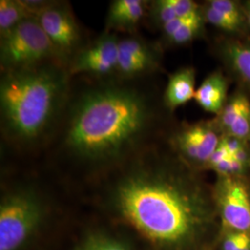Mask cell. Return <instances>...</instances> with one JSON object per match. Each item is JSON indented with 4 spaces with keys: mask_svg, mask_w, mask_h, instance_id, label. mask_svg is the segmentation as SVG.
<instances>
[{
    "mask_svg": "<svg viewBox=\"0 0 250 250\" xmlns=\"http://www.w3.org/2000/svg\"><path fill=\"white\" fill-rule=\"evenodd\" d=\"M197 172L172 150L150 152L113 182L107 203L155 250L213 248L221 224L212 187Z\"/></svg>",
    "mask_w": 250,
    "mask_h": 250,
    "instance_id": "1",
    "label": "cell"
},
{
    "mask_svg": "<svg viewBox=\"0 0 250 250\" xmlns=\"http://www.w3.org/2000/svg\"><path fill=\"white\" fill-rule=\"evenodd\" d=\"M69 107L63 149L92 166L117 164L140 152L157 121L149 95L121 79L85 88Z\"/></svg>",
    "mask_w": 250,
    "mask_h": 250,
    "instance_id": "2",
    "label": "cell"
},
{
    "mask_svg": "<svg viewBox=\"0 0 250 250\" xmlns=\"http://www.w3.org/2000/svg\"><path fill=\"white\" fill-rule=\"evenodd\" d=\"M68 69L59 62L4 72L0 82L2 130L10 141L40 140L61 114L69 91Z\"/></svg>",
    "mask_w": 250,
    "mask_h": 250,
    "instance_id": "3",
    "label": "cell"
},
{
    "mask_svg": "<svg viewBox=\"0 0 250 250\" xmlns=\"http://www.w3.org/2000/svg\"><path fill=\"white\" fill-rule=\"evenodd\" d=\"M46 205L27 187L10 189L0 202V250H24L45 224Z\"/></svg>",
    "mask_w": 250,
    "mask_h": 250,
    "instance_id": "4",
    "label": "cell"
},
{
    "mask_svg": "<svg viewBox=\"0 0 250 250\" xmlns=\"http://www.w3.org/2000/svg\"><path fill=\"white\" fill-rule=\"evenodd\" d=\"M49 62H61L36 17L28 19L0 37L2 72L27 70Z\"/></svg>",
    "mask_w": 250,
    "mask_h": 250,
    "instance_id": "5",
    "label": "cell"
},
{
    "mask_svg": "<svg viewBox=\"0 0 250 250\" xmlns=\"http://www.w3.org/2000/svg\"><path fill=\"white\" fill-rule=\"evenodd\" d=\"M212 190L221 228L250 232L249 175H217Z\"/></svg>",
    "mask_w": 250,
    "mask_h": 250,
    "instance_id": "6",
    "label": "cell"
},
{
    "mask_svg": "<svg viewBox=\"0 0 250 250\" xmlns=\"http://www.w3.org/2000/svg\"><path fill=\"white\" fill-rule=\"evenodd\" d=\"M36 18L53 45L61 63L67 69L80 51L83 35L69 4L52 1Z\"/></svg>",
    "mask_w": 250,
    "mask_h": 250,
    "instance_id": "7",
    "label": "cell"
},
{
    "mask_svg": "<svg viewBox=\"0 0 250 250\" xmlns=\"http://www.w3.org/2000/svg\"><path fill=\"white\" fill-rule=\"evenodd\" d=\"M223 134L212 121L182 126L170 138V146L179 158L196 170L206 166L221 142Z\"/></svg>",
    "mask_w": 250,
    "mask_h": 250,
    "instance_id": "8",
    "label": "cell"
},
{
    "mask_svg": "<svg viewBox=\"0 0 250 250\" xmlns=\"http://www.w3.org/2000/svg\"><path fill=\"white\" fill-rule=\"evenodd\" d=\"M119 41L115 33L105 30L73 57L68 66L69 74H90L97 77L116 74Z\"/></svg>",
    "mask_w": 250,
    "mask_h": 250,
    "instance_id": "9",
    "label": "cell"
},
{
    "mask_svg": "<svg viewBox=\"0 0 250 250\" xmlns=\"http://www.w3.org/2000/svg\"><path fill=\"white\" fill-rule=\"evenodd\" d=\"M118 49L116 75L121 80L142 77L160 66V49L137 36L120 39Z\"/></svg>",
    "mask_w": 250,
    "mask_h": 250,
    "instance_id": "10",
    "label": "cell"
},
{
    "mask_svg": "<svg viewBox=\"0 0 250 250\" xmlns=\"http://www.w3.org/2000/svg\"><path fill=\"white\" fill-rule=\"evenodd\" d=\"M147 2L144 0H115L107 10L106 31L132 34L142 21Z\"/></svg>",
    "mask_w": 250,
    "mask_h": 250,
    "instance_id": "11",
    "label": "cell"
},
{
    "mask_svg": "<svg viewBox=\"0 0 250 250\" xmlns=\"http://www.w3.org/2000/svg\"><path fill=\"white\" fill-rule=\"evenodd\" d=\"M221 59L232 74L250 89V41L227 39L219 46Z\"/></svg>",
    "mask_w": 250,
    "mask_h": 250,
    "instance_id": "12",
    "label": "cell"
},
{
    "mask_svg": "<svg viewBox=\"0 0 250 250\" xmlns=\"http://www.w3.org/2000/svg\"><path fill=\"white\" fill-rule=\"evenodd\" d=\"M195 86L196 70L194 68L184 67L173 72L169 77L163 96L165 107L173 110L194 99Z\"/></svg>",
    "mask_w": 250,
    "mask_h": 250,
    "instance_id": "13",
    "label": "cell"
},
{
    "mask_svg": "<svg viewBox=\"0 0 250 250\" xmlns=\"http://www.w3.org/2000/svg\"><path fill=\"white\" fill-rule=\"evenodd\" d=\"M228 83L220 71L211 72L197 88L194 100L205 111L218 114L227 101Z\"/></svg>",
    "mask_w": 250,
    "mask_h": 250,
    "instance_id": "14",
    "label": "cell"
},
{
    "mask_svg": "<svg viewBox=\"0 0 250 250\" xmlns=\"http://www.w3.org/2000/svg\"><path fill=\"white\" fill-rule=\"evenodd\" d=\"M36 17L23 0L0 1V37L7 35L28 19Z\"/></svg>",
    "mask_w": 250,
    "mask_h": 250,
    "instance_id": "15",
    "label": "cell"
},
{
    "mask_svg": "<svg viewBox=\"0 0 250 250\" xmlns=\"http://www.w3.org/2000/svg\"><path fill=\"white\" fill-rule=\"evenodd\" d=\"M249 108H250V100L246 94L243 92L232 94L213 120L221 134L223 135L226 134L233 123Z\"/></svg>",
    "mask_w": 250,
    "mask_h": 250,
    "instance_id": "16",
    "label": "cell"
},
{
    "mask_svg": "<svg viewBox=\"0 0 250 250\" xmlns=\"http://www.w3.org/2000/svg\"><path fill=\"white\" fill-rule=\"evenodd\" d=\"M73 250H134L125 242L107 232H91L85 234Z\"/></svg>",
    "mask_w": 250,
    "mask_h": 250,
    "instance_id": "17",
    "label": "cell"
},
{
    "mask_svg": "<svg viewBox=\"0 0 250 250\" xmlns=\"http://www.w3.org/2000/svg\"><path fill=\"white\" fill-rule=\"evenodd\" d=\"M205 21L203 13L187 19L184 24L180 27L170 38H168L165 41L168 44L173 45L188 44L197 39V37L203 33Z\"/></svg>",
    "mask_w": 250,
    "mask_h": 250,
    "instance_id": "18",
    "label": "cell"
},
{
    "mask_svg": "<svg viewBox=\"0 0 250 250\" xmlns=\"http://www.w3.org/2000/svg\"><path fill=\"white\" fill-rule=\"evenodd\" d=\"M149 18L154 26L161 29L170 21L178 18L171 0H157L149 4Z\"/></svg>",
    "mask_w": 250,
    "mask_h": 250,
    "instance_id": "19",
    "label": "cell"
},
{
    "mask_svg": "<svg viewBox=\"0 0 250 250\" xmlns=\"http://www.w3.org/2000/svg\"><path fill=\"white\" fill-rule=\"evenodd\" d=\"M202 13L206 21L217 27L218 29L231 33V34H238L242 33L246 28L234 22L231 19L227 18L225 15L219 12L218 10L211 8L207 3L205 6L202 7Z\"/></svg>",
    "mask_w": 250,
    "mask_h": 250,
    "instance_id": "20",
    "label": "cell"
},
{
    "mask_svg": "<svg viewBox=\"0 0 250 250\" xmlns=\"http://www.w3.org/2000/svg\"><path fill=\"white\" fill-rule=\"evenodd\" d=\"M207 4L241 26H248L243 5L232 0H210Z\"/></svg>",
    "mask_w": 250,
    "mask_h": 250,
    "instance_id": "21",
    "label": "cell"
},
{
    "mask_svg": "<svg viewBox=\"0 0 250 250\" xmlns=\"http://www.w3.org/2000/svg\"><path fill=\"white\" fill-rule=\"evenodd\" d=\"M243 8H244V12H245V16H246L247 24L250 28V1H247L245 3V5H243Z\"/></svg>",
    "mask_w": 250,
    "mask_h": 250,
    "instance_id": "22",
    "label": "cell"
},
{
    "mask_svg": "<svg viewBox=\"0 0 250 250\" xmlns=\"http://www.w3.org/2000/svg\"><path fill=\"white\" fill-rule=\"evenodd\" d=\"M236 250H250V236L249 237V239Z\"/></svg>",
    "mask_w": 250,
    "mask_h": 250,
    "instance_id": "23",
    "label": "cell"
},
{
    "mask_svg": "<svg viewBox=\"0 0 250 250\" xmlns=\"http://www.w3.org/2000/svg\"><path fill=\"white\" fill-rule=\"evenodd\" d=\"M216 250V249H215V247H213V248H208V249H205V250Z\"/></svg>",
    "mask_w": 250,
    "mask_h": 250,
    "instance_id": "24",
    "label": "cell"
},
{
    "mask_svg": "<svg viewBox=\"0 0 250 250\" xmlns=\"http://www.w3.org/2000/svg\"><path fill=\"white\" fill-rule=\"evenodd\" d=\"M249 143H250V141H249Z\"/></svg>",
    "mask_w": 250,
    "mask_h": 250,
    "instance_id": "25",
    "label": "cell"
}]
</instances>
